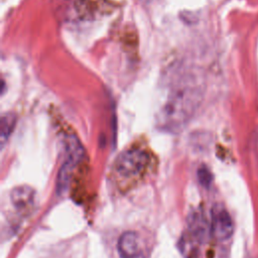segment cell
<instances>
[{"label":"cell","instance_id":"1","mask_svg":"<svg viewBox=\"0 0 258 258\" xmlns=\"http://www.w3.org/2000/svg\"><path fill=\"white\" fill-rule=\"evenodd\" d=\"M199 94V89L189 76L177 81L160 109L157 118L160 128L170 132L181 129L198 106Z\"/></svg>","mask_w":258,"mask_h":258},{"label":"cell","instance_id":"2","mask_svg":"<svg viewBox=\"0 0 258 258\" xmlns=\"http://www.w3.org/2000/svg\"><path fill=\"white\" fill-rule=\"evenodd\" d=\"M64 159L56 177V192L62 195L70 186L75 168L81 163L85 156L84 147L77 135L69 134L63 138Z\"/></svg>","mask_w":258,"mask_h":258},{"label":"cell","instance_id":"3","mask_svg":"<svg viewBox=\"0 0 258 258\" xmlns=\"http://www.w3.org/2000/svg\"><path fill=\"white\" fill-rule=\"evenodd\" d=\"M149 163L148 153L140 148L123 151L115 161L116 171L123 177H135L142 174Z\"/></svg>","mask_w":258,"mask_h":258},{"label":"cell","instance_id":"4","mask_svg":"<svg viewBox=\"0 0 258 258\" xmlns=\"http://www.w3.org/2000/svg\"><path fill=\"white\" fill-rule=\"evenodd\" d=\"M234 232V223L226 208L216 204L211 211V234L218 241L230 239Z\"/></svg>","mask_w":258,"mask_h":258},{"label":"cell","instance_id":"5","mask_svg":"<svg viewBox=\"0 0 258 258\" xmlns=\"http://www.w3.org/2000/svg\"><path fill=\"white\" fill-rule=\"evenodd\" d=\"M117 249L120 258H146L140 237L134 231H126L121 234Z\"/></svg>","mask_w":258,"mask_h":258},{"label":"cell","instance_id":"6","mask_svg":"<svg viewBox=\"0 0 258 258\" xmlns=\"http://www.w3.org/2000/svg\"><path fill=\"white\" fill-rule=\"evenodd\" d=\"M10 200L13 207L19 213L25 215L27 213H30L33 208L35 201V191L32 187L28 185H18L11 190Z\"/></svg>","mask_w":258,"mask_h":258},{"label":"cell","instance_id":"7","mask_svg":"<svg viewBox=\"0 0 258 258\" xmlns=\"http://www.w3.org/2000/svg\"><path fill=\"white\" fill-rule=\"evenodd\" d=\"M188 232L195 236L201 243L206 242L211 233V224H209L202 210H191L187 216Z\"/></svg>","mask_w":258,"mask_h":258},{"label":"cell","instance_id":"8","mask_svg":"<svg viewBox=\"0 0 258 258\" xmlns=\"http://www.w3.org/2000/svg\"><path fill=\"white\" fill-rule=\"evenodd\" d=\"M201 242L189 232L183 233L179 238L177 247L183 258H200Z\"/></svg>","mask_w":258,"mask_h":258},{"label":"cell","instance_id":"9","mask_svg":"<svg viewBox=\"0 0 258 258\" xmlns=\"http://www.w3.org/2000/svg\"><path fill=\"white\" fill-rule=\"evenodd\" d=\"M16 124V116L14 113L7 112L4 113L1 116V135H0V140H1V145L2 147L4 146L5 142L8 140L9 136L11 135L14 127Z\"/></svg>","mask_w":258,"mask_h":258},{"label":"cell","instance_id":"10","mask_svg":"<svg viewBox=\"0 0 258 258\" xmlns=\"http://www.w3.org/2000/svg\"><path fill=\"white\" fill-rule=\"evenodd\" d=\"M198 179L204 187H210L213 182V174L207 166L202 165L198 170Z\"/></svg>","mask_w":258,"mask_h":258}]
</instances>
